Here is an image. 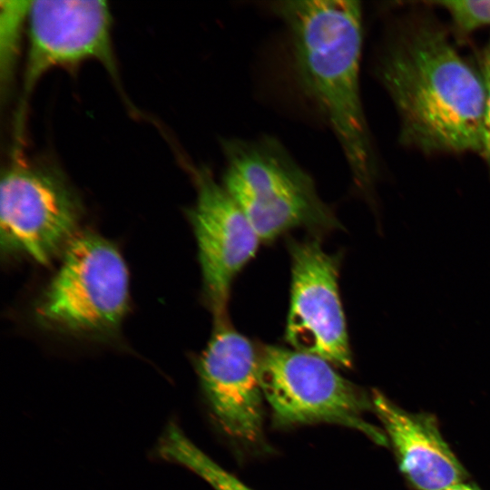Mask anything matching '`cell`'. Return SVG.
Masks as SVG:
<instances>
[{
  "label": "cell",
  "mask_w": 490,
  "mask_h": 490,
  "mask_svg": "<svg viewBox=\"0 0 490 490\" xmlns=\"http://www.w3.org/2000/svg\"><path fill=\"white\" fill-rule=\"evenodd\" d=\"M227 317L215 319L211 338L198 361L201 386L220 428L247 445L263 436L264 395L259 352Z\"/></svg>",
  "instance_id": "30bf717a"
},
{
  "label": "cell",
  "mask_w": 490,
  "mask_h": 490,
  "mask_svg": "<svg viewBox=\"0 0 490 490\" xmlns=\"http://www.w3.org/2000/svg\"><path fill=\"white\" fill-rule=\"evenodd\" d=\"M270 9L286 25L301 90L334 132L355 184L369 192L377 172L359 84L360 3L276 1Z\"/></svg>",
  "instance_id": "7a4b0ae2"
},
{
  "label": "cell",
  "mask_w": 490,
  "mask_h": 490,
  "mask_svg": "<svg viewBox=\"0 0 490 490\" xmlns=\"http://www.w3.org/2000/svg\"><path fill=\"white\" fill-rule=\"evenodd\" d=\"M34 307L45 328L73 336L114 334L128 310L129 278L118 249L93 233H78Z\"/></svg>",
  "instance_id": "277c9868"
},
{
  "label": "cell",
  "mask_w": 490,
  "mask_h": 490,
  "mask_svg": "<svg viewBox=\"0 0 490 490\" xmlns=\"http://www.w3.org/2000/svg\"><path fill=\"white\" fill-rule=\"evenodd\" d=\"M260 379L274 421L281 426L332 423L365 434L379 446L388 440L363 414L371 397L340 376L326 359L296 349L267 345L258 349Z\"/></svg>",
  "instance_id": "5b68a950"
},
{
  "label": "cell",
  "mask_w": 490,
  "mask_h": 490,
  "mask_svg": "<svg viewBox=\"0 0 490 490\" xmlns=\"http://www.w3.org/2000/svg\"><path fill=\"white\" fill-rule=\"evenodd\" d=\"M429 4L446 10L461 34L490 25V0L431 1Z\"/></svg>",
  "instance_id": "5bb4252c"
},
{
  "label": "cell",
  "mask_w": 490,
  "mask_h": 490,
  "mask_svg": "<svg viewBox=\"0 0 490 490\" xmlns=\"http://www.w3.org/2000/svg\"><path fill=\"white\" fill-rule=\"evenodd\" d=\"M477 61L485 92L484 138L480 155L490 174V39L477 52Z\"/></svg>",
  "instance_id": "9a60e30c"
},
{
  "label": "cell",
  "mask_w": 490,
  "mask_h": 490,
  "mask_svg": "<svg viewBox=\"0 0 490 490\" xmlns=\"http://www.w3.org/2000/svg\"><path fill=\"white\" fill-rule=\"evenodd\" d=\"M371 400L398 467L415 490H446L466 481L467 473L433 415L408 412L378 390Z\"/></svg>",
  "instance_id": "8fae6325"
},
{
  "label": "cell",
  "mask_w": 490,
  "mask_h": 490,
  "mask_svg": "<svg viewBox=\"0 0 490 490\" xmlns=\"http://www.w3.org/2000/svg\"><path fill=\"white\" fill-rule=\"evenodd\" d=\"M77 196L57 171L14 161L0 183L4 252L46 265L77 235Z\"/></svg>",
  "instance_id": "8992f818"
},
{
  "label": "cell",
  "mask_w": 490,
  "mask_h": 490,
  "mask_svg": "<svg viewBox=\"0 0 490 490\" xmlns=\"http://www.w3.org/2000/svg\"><path fill=\"white\" fill-rule=\"evenodd\" d=\"M192 174L196 200L189 218L198 246L204 299L219 319L227 317L231 284L255 255L260 240L209 168L201 166Z\"/></svg>",
  "instance_id": "9c48e42d"
},
{
  "label": "cell",
  "mask_w": 490,
  "mask_h": 490,
  "mask_svg": "<svg viewBox=\"0 0 490 490\" xmlns=\"http://www.w3.org/2000/svg\"><path fill=\"white\" fill-rule=\"evenodd\" d=\"M155 453L162 459L191 469L215 490H252L203 453L175 422L167 425L156 445Z\"/></svg>",
  "instance_id": "7c38bea8"
},
{
  "label": "cell",
  "mask_w": 490,
  "mask_h": 490,
  "mask_svg": "<svg viewBox=\"0 0 490 490\" xmlns=\"http://www.w3.org/2000/svg\"><path fill=\"white\" fill-rule=\"evenodd\" d=\"M377 67L399 116L404 144L427 154H480L484 83L438 23L427 15L401 23Z\"/></svg>",
  "instance_id": "6da1fadb"
},
{
  "label": "cell",
  "mask_w": 490,
  "mask_h": 490,
  "mask_svg": "<svg viewBox=\"0 0 490 490\" xmlns=\"http://www.w3.org/2000/svg\"><path fill=\"white\" fill-rule=\"evenodd\" d=\"M30 1L0 2V78L2 92L8 91L18 59Z\"/></svg>",
  "instance_id": "4fadbf2b"
},
{
  "label": "cell",
  "mask_w": 490,
  "mask_h": 490,
  "mask_svg": "<svg viewBox=\"0 0 490 490\" xmlns=\"http://www.w3.org/2000/svg\"><path fill=\"white\" fill-rule=\"evenodd\" d=\"M26 31L28 48L20 115L28 94L49 69L96 60L115 74L112 15L104 1H30Z\"/></svg>",
  "instance_id": "52a82bcc"
},
{
  "label": "cell",
  "mask_w": 490,
  "mask_h": 490,
  "mask_svg": "<svg viewBox=\"0 0 490 490\" xmlns=\"http://www.w3.org/2000/svg\"><path fill=\"white\" fill-rule=\"evenodd\" d=\"M222 185L242 210L260 241L289 230L338 225L311 176L275 138L225 139Z\"/></svg>",
  "instance_id": "3957f363"
},
{
  "label": "cell",
  "mask_w": 490,
  "mask_h": 490,
  "mask_svg": "<svg viewBox=\"0 0 490 490\" xmlns=\"http://www.w3.org/2000/svg\"><path fill=\"white\" fill-rule=\"evenodd\" d=\"M290 302L285 338L293 349L350 368L352 355L340 301L338 260L316 240L289 244Z\"/></svg>",
  "instance_id": "ba28073f"
},
{
  "label": "cell",
  "mask_w": 490,
  "mask_h": 490,
  "mask_svg": "<svg viewBox=\"0 0 490 490\" xmlns=\"http://www.w3.org/2000/svg\"><path fill=\"white\" fill-rule=\"evenodd\" d=\"M446 490H481L475 485L467 483L466 481L458 483Z\"/></svg>",
  "instance_id": "2e32d148"
}]
</instances>
